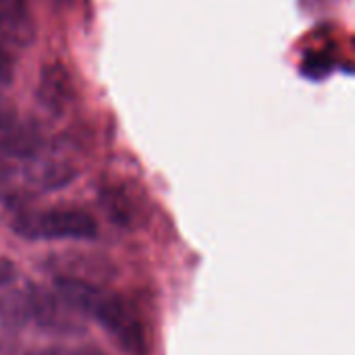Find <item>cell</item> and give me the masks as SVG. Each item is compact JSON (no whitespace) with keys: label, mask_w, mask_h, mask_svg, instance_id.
I'll return each mask as SVG.
<instances>
[{"label":"cell","mask_w":355,"mask_h":355,"mask_svg":"<svg viewBox=\"0 0 355 355\" xmlns=\"http://www.w3.org/2000/svg\"><path fill=\"white\" fill-rule=\"evenodd\" d=\"M329 67H331V60L322 54H316L304 62V73H308L310 77H322V75H327Z\"/></svg>","instance_id":"obj_6"},{"label":"cell","mask_w":355,"mask_h":355,"mask_svg":"<svg viewBox=\"0 0 355 355\" xmlns=\"http://www.w3.org/2000/svg\"><path fill=\"white\" fill-rule=\"evenodd\" d=\"M15 231L25 239H89L98 233L96 220L75 208H58L23 214L15 223Z\"/></svg>","instance_id":"obj_2"},{"label":"cell","mask_w":355,"mask_h":355,"mask_svg":"<svg viewBox=\"0 0 355 355\" xmlns=\"http://www.w3.org/2000/svg\"><path fill=\"white\" fill-rule=\"evenodd\" d=\"M40 148V135L29 125L10 112H0V154L31 156Z\"/></svg>","instance_id":"obj_4"},{"label":"cell","mask_w":355,"mask_h":355,"mask_svg":"<svg viewBox=\"0 0 355 355\" xmlns=\"http://www.w3.org/2000/svg\"><path fill=\"white\" fill-rule=\"evenodd\" d=\"M56 289L69 306L92 316L121 349L131 355H146L148 341L144 324L123 297L79 279H58Z\"/></svg>","instance_id":"obj_1"},{"label":"cell","mask_w":355,"mask_h":355,"mask_svg":"<svg viewBox=\"0 0 355 355\" xmlns=\"http://www.w3.org/2000/svg\"><path fill=\"white\" fill-rule=\"evenodd\" d=\"M12 73H15L12 58L0 44V85H8L12 81Z\"/></svg>","instance_id":"obj_7"},{"label":"cell","mask_w":355,"mask_h":355,"mask_svg":"<svg viewBox=\"0 0 355 355\" xmlns=\"http://www.w3.org/2000/svg\"><path fill=\"white\" fill-rule=\"evenodd\" d=\"M0 37L19 48L35 40V19L27 0H0Z\"/></svg>","instance_id":"obj_3"},{"label":"cell","mask_w":355,"mask_h":355,"mask_svg":"<svg viewBox=\"0 0 355 355\" xmlns=\"http://www.w3.org/2000/svg\"><path fill=\"white\" fill-rule=\"evenodd\" d=\"M73 98V85L67 69L60 62H50L40 73L37 100L44 108L60 112Z\"/></svg>","instance_id":"obj_5"}]
</instances>
